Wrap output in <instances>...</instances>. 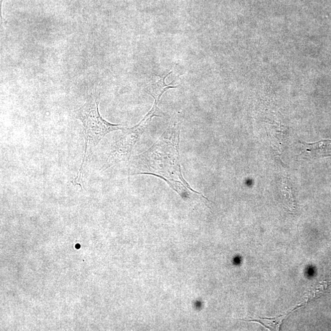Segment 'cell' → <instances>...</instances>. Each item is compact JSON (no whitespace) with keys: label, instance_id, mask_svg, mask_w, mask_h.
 <instances>
[{"label":"cell","instance_id":"cell-5","mask_svg":"<svg viewBox=\"0 0 331 331\" xmlns=\"http://www.w3.org/2000/svg\"><path fill=\"white\" fill-rule=\"evenodd\" d=\"M172 68L165 71L162 76H153L152 77L150 82L146 88V92L154 98V100L160 101L162 96L170 89H175L177 86H172L171 85L166 84L165 80L166 77L172 73Z\"/></svg>","mask_w":331,"mask_h":331},{"label":"cell","instance_id":"cell-2","mask_svg":"<svg viewBox=\"0 0 331 331\" xmlns=\"http://www.w3.org/2000/svg\"><path fill=\"white\" fill-rule=\"evenodd\" d=\"M99 103L97 97L90 98L76 113V118L82 122L84 128L85 149L81 166L71 183L81 188L85 169L98 144L109 133L127 128L121 125L111 124L104 119L99 111Z\"/></svg>","mask_w":331,"mask_h":331},{"label":"cell","instance_id":"cell-4","mask_svg":"<svg viewBox=\"0 0 331 331\" xmlns=\"http://www.w3.org/2000/svg\"><path fill=\"white\" fill-rule=\"evenodd\" d=\"M301 144L303 149L298 156L300 159H316L331 157V140L314 143L301 142Z\"/></svg>","mask_w":331,"mask_h":331},{"label":"cell","instance_id":"cell-3","mask_svg":"<svg viewBox=\"0 0 331 331\" xmlns=\"http://www.w3.org/2000/svg\"><path fill=\"white\" fill-rule=\"evenodd\" d=\"M159 101L154 100V104L151 110L138 125L133 128L124 130V135L115 143L108 154L105 164L101 170H106L113 166L123 162L129 161L132 156L133 148L143 134L149 125L151 124L154 117H161L162 112L159 108Z\"/></svg>","mask_w":331,"mask_h":331},{"label":"cell","instance_id":"cell-8","mask_svg":"<svg viewBox=\"0 0 331 331\" xmlns=\"http://www.w3.org/2000/svg\"><path fill=\"white\" fill-rule=\"evenodd\" d=\"M76 247H77V248H79L80 247L79 245H77V246Z\"/></svg>","mask_w":331,"mask_h":331},{"label":"cell","instance_id":"cell-6","mask_svg":"<svg viewBox=\"0 0 331 331\" xmlns=\"http://www.w3.org/2000/svg\"><path fill=\"white\" fill-rule=\"evenodd\" d=\"M287 179L284 178L282 181V193L285 197V204L287 205L288 209L294 210L295 209V201L292 194L289 183Z\"/></svg>","mask_w":331,"mask_h":331},{"label":"cell","instance_id":"cell-1","mask_svg":"<svg viewBox=\"0 0 331 331\" xmlns=\"http://www.w3.org/2000/svg\"><path fill=\"white\" fill-rule=\"evenodd\" d=\"M180 116L173 117L165 132L149 150L132 157L127 165L129 175H151L166 181L184 201L194 198V191L181 173L179 143Z\"/></svg>","mask_w":331,"mask_h":331},{"label":"cell","instance_id":"cell-7","mask_svg":"<svg viewBox=\"0 0 331 331\" xmlns=\"http://www.w3.org/2000/svg\"><path fill=\"white\" fill-rule=\"evenodd\" d=\"M288 316V314L285 315V316H280L277 318H275V319H262L264 320H265L266 322L264 324H261L263 325L264 327H266L267 325H268V327H267L268 329L269 330V328H271L272 330L279 331L280 330V325H282L283 321H284L285 318Z\"/></svg>","mask_w":331,"mask_h":331}]
</instances>
